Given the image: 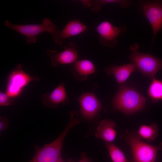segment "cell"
Here are the masks:
<instances>
[{"label":"cell","mask_w":162,"mask_h":162,"mask_svg":"<svg viewBox=\"0 0 162 162\" xmlns=\"http://www.w3.org/2000/svg\"><path fill=\"white\" fill-rule=\"evenodd\" d=\"M145 98L134 89L121 86L113 100L114 109L125 114L134 113L142 109L145 105Z\"/></svg>","instance_id":"1"},{"label":"cell","mask_w":162,"mask_h":162,"mask_svg":"<svg viewBox=\"0 0 162 162\" xmlns=\"http://www.w3.org/2000/svg\"><path fill=\"white\" fill-rule=\"evenodd\" d=\"M139 45H132L130 49L131 52L129 57L138 70L151 79L155 78L156 74L162 70V59L149 54H143L138 51Z\"/></svg>","instance_id":"2"},{"label":"cell","mask_w":162,"mask_h":162,"mask_svg":"<svg viewBox=\"0 0 162 162\" xmlns=\"http://www.w3.org/2000/svg\"><path fill=\"white\" fill-rule=\"evenodd\" d=\"M72 127L71 124L68 123L62 134L54 141L41 148L35 146V154L29 162H56L62 158L61 152L63 141Z\"/></svg>","instance_id":"3"},{"label":"cell","mask_w":162,"mask_h":162,"mask_svg":"<svg viewBox=\"0 0 162 162\" xmlns=\"http://www.w3.org/2000/svg\"><path fill=\"white\" fill-rule=\"evenodd\" d=\"M127 140L131 148L134 162H155L158 151L162 150V143L158 146L148 144L137 135H129Z\"/></svg>","instance_id":"4"},{"label":"cell","mask_w":162,"mask_h":162,"mask_svg":"<svg viewBox=\"0 0 162 162\" xmlns=\"http://www.w3.org/2000/svg\"><path fill=\"white\" fill-rule=\"evenodd\" d=\"M4 25L26 37V42L28 44L35 43L36 37L39 34L45 32L53 34L57 29L56 26L48 18H44L41 23L38 24L16 25L6 20Z\"/></svg>","instance_id":"5"},{"label":"cell","mask_w":162,"mask_h":162,"mask_svg":"<svg viewBox=\"0 0 162 162\" xmlns=\"http://www.w3.org/2000/svg\"><path fill=\"white\" fill-rule=\"evenodd\" d=\"M40 79L38 76H32L26 73L22 70V65L18 64L8 76L6 93L10 97L17 95L22 88L30 82Z\"/></svg>","instance_id":"6"},{"label":"cell","mask_w":162,"mask_h":162,"mask_svg":"<svg viewBox=\"0 0 162 162\" xmlns=\"http://www.w3.org/2000/svg\"><path fill=\"white\" fill-rule=\"evenodd\" d=\"M142 7L152 29L153 42L157 33L162 28V1L147 2L142 4Z\"/></svg>","instance_id":"7"},{"label":"cell","mask_w":162,"mask_h":162,"mask_svg":"<svg viewBox=\"0 0 162 162\" xmlns=\"http://www.w3.org/2000/svg\"><path fill=\"white\" fill-rule=\"evenodd\" d=\"M95 30L100 35L101 44L108 47H113L117 42V38L126 30L124 26L117 27L107 21H103L96 27Z\"/></svg>","instance_id":"8"},{"label":"cell","mask_w":162,"mask_h":162,"mask_svg":"<svg viewBox=\"0 0 162 162\" xmlns=\"http://www.w3.org/2000/svg\"><path fill=\"white\" fill-rule=\"evenodd\" d=\"M80 105V112L88 120L93 119L102 109V105L94 92H84L78 98Z\"/></svg>","instance_id":"9"},{"label":"cell","mask_w":162,"mask_h":162,"mask_svg":"<svg viewBox=\"0 0 162 162\" xmlns=\"http://www.w3.org/2000/svg\"><path fill=\"white\" fill-rule=\"evenodd\" d=\"M47 54L50 58L51 66L56 67L59 64H73L76 61L78 57V48L76 44L70 42L62 52L49 49L47 50Z\"/></svg>","instance_id":"10"},{"label":"cell","mask_w":162,"mask_h":162,"mask_svg":"<svg viewBox=\"0 0 162 162\" xmlns=\"http://www.w3.org/2000/svg\"><path fill=\"white\" fill-rule=\"evenodd\" d=\"M87 27L78 20L69 21L61 30L56 29L52 34V38L55 43L62 45L66 39L75 36L88 30Z\"/></svg>","instance_id":"11"},{"label":"cell","mask_w":162,"mask_h":162,"mask_svg":"<svg viewBox=\"0 0 162 162\" xmlns=\"http://www.w3.org/2000/svg\"><path fill=\"white\" fill-rule=\"evenodd\" d=\"M41 98L44 105L51 108H56L61 104H64L69 100L63 83H61L50 93L43 94Z\"/></svg>","instance_id":"12"},{"label":"cell","mask_w":162,"mask_h":162,"mask_svg":"<svg viewBox=\"0 0 162 162\" xmlns=\"http://www.w3.org/2000/svg\"><path fill=\"white\" fill-rule=\"evenodd\" d=\"M71 69L75 78L80 81L86 80L88 76L96 72L93 63L86 59L76 61L72 64Z\"/></svg>","instance_id":"13"},{"label":"cell","mask_w":162,"mask_h":162,"mask_svg":"<svg viewBox=\"0 0 162 162\" xmlns=\"http://www.w3.org/2000/svg\"><path fill=\"white\" fill-rule=\"evenodd\" d=\"M116 123L108 119L102 120L97 127L95 136L106 142H112L116 136Z\"/></svg>","instance_id":"14"},{"label":"cell","mask_w":162,"mask_h":162,"mask_svg":"<svg viewBox=\"0 0 162 162\" xmlns=\"http://www.w3.org/2000/svg\"><path fill=\"white\" fill-rule=\"evenodd\" d=\"M135 68L134 64H130L110 66L106 67L105 70L108 75H113L117 83L120 84L127 80Z\"/></svg>","instance_id":"15"},{"label":"cell","mask_w":162,"mask_h":162,"mask_svg":"<svg viewBox=\"0 0 162 162\" xmlns=\"http://www.w3.org/2000/svg\"><path fill=\"white\" fill-rule=\"evenodd\" d=\"M158 128L157 125L154 123L148 125H142L139 128L138 135L141 138L148 142L154 140L158 136Z\"/></svg>","instance_id":"16"},{"label":"cell","mask_w":162,"mask_h":162,"mask_svg":"<svg viewBox=\"0 0 162 162\" xmlns=\"http://www.w3.org/2000/svg\"><path fill=\"white\" fill-rule=\"evenodd\" d=\"M148 94L154 102L162 101V81L152 79L148 87Z\"/></svg>","instance_id":"17"},{"label":"cell","mask_w":162,"mask_h":162,"mask_svg":"<svg viewBox=\"0 0 162 162\" xmlns=\"http://www.w3.org/2000/svg\"><path fill=\"white\" fill-rule=\"evenodd\" d=\"M106 146L112 162H127L123 152L112 142H106Z\"/></svg>","instance_id":"18"},{"label":"cell","mask_w":162,"mask_h":162,"mask_svg":"<svg viewBox=\"0 0 162 162\" xmlns=\"http://www.w3.org/2000/svg\"><path fill=\"white\" fill-rule=\"evenodd\" d=\"M131 1L129 0H97L92 1L91 10L93 12H98L101 9V6L106 4L116 3L120 5L121 8H127L131 4Z\"/></svg>","instance_id":"19"},{"label":"cell","mask_w":162,"mask_h":162,"mask_svg":"<svg viewBox=\"0 0 162 162\" xmlns=\"http://www.w3.org/2000/svg\"><path fill=\"white\" fill-rule=\"evenodd\" d=\"M14 103V99L10 97L9 95L6 93L2 92H0V106H8Z\"/></svg>","instance_id":"20"},{"label":"cell","mask_w":162,"mask_h":162,"mask_svg":"<svg viewBox=\"0 0 162 162\" xmlns=\"http://www.w3.org/2000/svg\"><path fill=\"white\" fill-rule=\"evenodd\" d=\"M9 126V124L7 119L4 117H0V130L4 131Z\"/></svg>","instance_id":"21"},{"label":"cell","mask_w":162,"mask_h":162,"mask_svg":"<svg viewBox=\"0 0 162 162\" xmlns=\"http://www.w3.org/2000/svg\"><path fill=\"white\" fill-rule=\"evenodd\" d=\"M81 159L77 162H92V159L88 158L86 154L84 152H82L80 154Z\"/></svg>","instance_id":"22"},{"label":"cell","mask_w":162,"mask_h":162,"mask_svg":"<svg viewBox=\"0 0 162 162\" xmlns=\"http://www.w3.org/2000/svg\"><path fill=\"white\" fill-rule=\"evenodd\" d=\"M56 162H75V161L72 159H70L69 160H68V161H65L64 160H63V159L62 158L57 161H56Z\"/></svg>","instance_id":"23"}]
</instances>
